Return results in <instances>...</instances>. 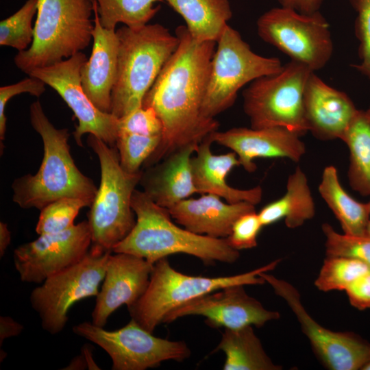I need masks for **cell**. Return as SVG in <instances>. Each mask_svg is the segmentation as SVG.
Listing matches in <instances>:
<instances>
[{
	"instance_id": "6da1fadb",
	"label": "cell",
	"mask_w": 370,
	"mask_h": 370,
	"mask_svg": "<svg viewBox=\"0 0 370 370\" xmlns=\"http://www.w3.org/2000/svg\"><path fill=\"white\" fill-rule=\"evenodd\" d=\"M175 35L176 50L143 99V106L153 108L162 124L161 142L145 166L184 146L199 144L219 126L201 112L217 42L195 40L184 25L177 27Z\"/></svg>"
},
{
	"instance_id": "7a4b0ae2",
	"label": "cell",
	"mask_w": 370,
	"mask_h": 370,
	"mask_svg": "<svg viewBox=\"0 0 370 370\" xmlns=\"http://www.w3.org/2000/svg\"><path fill=\"white\" fill-rule=\"evenodd\" d=\"M131 206L136 217L135 225L112 253L130 254L153 264L175 254L195 256L206 264H232L240 257L226 238L200 235L179 227L169 210L156 204L144 191L135 189Z\"/></svg>"
},
{
	"instance_id": "3957f363",
	"label": "cell",
	"mask_w": 370,
	"mask_h": 370,
	"mask_svg": "<svg viewBox=\"0 0 370 370\" xmlns=\"http://www.w3.org/2000/svg\"><path fill=\"white\" fill-rule=\"evenodd\" d=\"M29 120L42 140L43 158L34 175L25 174L13 181V201L21 208L38 210L63 197L82 198L92 204L98 188L75 164L68 129L56 128L38 100L29 106Z\"/></svg>"
},
{
	"instance_id": "277c9868",
	"label": "cell",
	"mask_w": 370,
	"mask_h": 370,
	"mask_svg": "<svg viewBox=\"0 0 370 370\" xmlns=\"http://www.w3.org/2000/svg\"><path fill=\"white\" fill-rule=\"evenodd\" d=\"M116 32L119 50L111 114L120 119L143 107L146 93L176 50L179 39L159 23L138 29L123 25Z\"/></svg>"
},
{
	"instance_id": "5b68a950",
	"label": "cell",
	"mask_w": 370,
	"mask_h": 370,
	"mask_svg": "<svg viewBox=\"0 0 370 370\" xmlns=\"http://www.w3.org/2000/svg\"><path fill=\"white\" fill-rule=\"evenodd\" d=\"M93 0H38L31 46L14 58L28 74L53 65L88 47L92 40Z\"/></svg>"
},
{
	"instance_id": "8992f818",
	"label": "cell",
	"mask_w": 370,
	"mask_h": 370,
	"mask_svg": "<svg viewBox=\"0 0 370 370\" xmlns=\"http://www.w3.org/2000/svg\"><path fill=\"white\" fill-rule=\"evenodd\" d=\"M280 259L252 271L215 278L194 276L173 269L167 258L153 264L148 286L143 296L127 308L132 319L152 332L173 310L204 295L232 285H261L262 272L273 270Z\"/></svg>"
},
{
	"instance_id": "52a82bcc",
	"label": "cell",
	"mask_w": 370,
	"mask_h": 370,
	"mask_svg": "<svg viewBox=\"0 0 370 370\" xmlns=\"http://www.w3.org/2000/svg\"><path fill=\"white\" fill-rule=\"evenodd\" d=\"M87 143L97 156L101 169L99 186L88 212L91 245L112 251L135 225L131 200L142 171L126 172L121 166L116 146L92 134L88 135Z\"/></svg>"
},
{
	"instance_id": "ba28073f",
	"label": "cell",
	"mask_w": 370,
	"mask_h": 370,
	"mask_svg": "<svg viewBox=\"0 0 370 370\" xmlns=\"http://www.w3.org/2000/svg\"><path fill=\"white\" fill-rule=\"evenodd\" d=\"M307 66L291 60L273 75L259 77L243 92V110L251 127H285L299 136L308 132L304 110Z\"/></svg>"
},
{
	"instance_id": "9c48e42d",
	"label": "cell",
	"mask_w": 370,
	"mask_h": 370,
	"mask_svg": "<svg viewBox=\"0 0 370 370\" xmlns=\"http://www.w3.org/2000/svg\"><path fill=\"white\" fill-rule=\"evenodd\" d=\"M275 57L254 52L241 34L228 24L217 41L204 97L201 112L214 119L235 102L238 92L247 84L282 69Z\"/></svg>"
},
{
	"instance_id": "30bf717a",
	"label": "cell",
	"mask_w": 370,
	"mask_h": 370,
	"mask_svg": "<svg viewBox=\"0 0 370 370\" xmlns=\"http://www.w3.org/2000/svg\"><path fill=\"white\" fill-rule=\"evenodd\" d=\"M112 252L91 245L81 261L47 278L32 290L29 301L44 330L52 335L59 334L68 321L71 307L82 299L97 295Z\"/></svg>"
},
{
	"instance_id": "8fae6325",
	"label": "cell",
	"mask_w": 370,
	"mask_h": 370,
	"mask_svg": "<svg viewBox=\"0 0 370 370\" xmlns=\"http://www.w3.org/2000/svg\"><path fill=\"white\" fill-rule=\"evenodd\" d=\"M256 27L263 41L314 72L322 69L332 56L330 25L320 11L304 14L280 5L263 13Z\"/></svg>"
},
{
	"instance_id": "7c38bea8",
	"label": "cell",
	"mask_w": 370,
	"mask_h": 370,
	"mask_svg": "<svg viewBox=\"0 0 370 370\" xmlns=\"http://www.w3.org/2000/svg\"><path fill=\"white\" fill-rule=\"evenodd\" d=\"M73 332L101 347L112 360V370H145L166 360L181 362L190 356L185 342L156 337L132 319L116 330L85 321L73 326Z\"/></svg>"
},
{
	"instance_id": "4fadbf2b",
	"label": "cell",
	"mask_w": 370,
	"mask_h": 370,
	"mask_svg": "<svg viewBox=\"0 0 370 370\" xmlns=\"http://www.w3.org/2000/svg\"><path fill=\"white\" fill-rule=\"evenodd\" d=\"M260 275L291 309L324 367L331 370H362L370 362L369 341L351 332H334L324 328L307 312L293 285L268 272Z\"/></svg>"
},
{
	"instance_id": "5bb4252c",
	"label": "cell",
	"mask_w": 370,
	"mask_h": 370,
	"mask_svg": "<svg viewBox=\"0 0 370 370\" xmlns=\"http://www.w3.org/2000/svg\"><path fill=\"white\" fill-rule=\"evenodd\" d=\"M87 60L86 56L79 51L53 65L34 69L27 75L41 79L55 90L72 110L78 120L73 137L79 147L83 146L82 137L85 134H92L114 147L119 134V119L97 109L82 86L80 70Z\"/></svg>"
},
{
	"instance_id": "9a60e30c",
	"label": "cell",
	"mask_w": 370,
	"mask_h": 370,
	"mask_svg": "<svg viewBox=\"0 0 370 370\" xmlns=\"http://www.w3.org/2000/svg\"><path fill=\"white\" fill-rule=\"evenodd\" d=\"M91 245L89 223L83 221L66 230L41 234L18 246L13 253V262L22 282L41 284L81 261Z\"/></svg>"
},
{
	"instance_id": "2e32d148",
	"label": "cell",
	"mask_w": 370,
	"mask_h": 370,
	"mask_svg": "<svg viewBox=\"0 0 370 370\" xmlns=\"http://www.w3.org/2000/svg\"><path fill=\"white\" fill-rule=\"evenodd\" d=\"M244 286H227L193 299L169 313L163 323L188 315H200L211 328L238 329L248 325L260 328L280 319L279 312L266 309L246 293Z\"/></svg>"
},
{
	"instance_id": "e0dca14e",
	"label": "cell",
	"mask_w": 370,
	"mask_h": 370,
	"mask_svg": "<svg viewBox=\"0 0 370 370\" xmlns=\"http://www.w3.org/2000/svg\"><path fill=\"white\" fill-rule=\"evenodd\" d=\"M153 264L127 253L109 256L101 290L96 296L92 323L104 327L109 317L122 305L130 307L145 292Z\"/></svg>"
},
{
	"instance_id": "ac0fdd59",
	"label": "cell",
	"mask_w": 370,
	"mask_h": 370,
	"mask_svg": "<svg viewBox=\"0 0 370 370\" xmlns=\"http://www.w3.org/2000/svg\"><path fill=\"white\" fill-rule=\"evenodd\" d=\"M213 143L234 151L240 165L249 172L256 170L254 160L259 158H288L298 162L306 153V145L297 134L282 127L260 129L234 127L210 135Z\"/></svg>"
},
{
	"instance_id": "d6986e66",
	"label": "cell",
	"mask_w": 370,
	"mask_h": 370,
	"mask_svg": "<svg viewBox=\"0 0 370 370\" xmlns=\"http://www.w3.org/2000/svg\"><path fill=\"white\" fill-rule=\"evenodd\" d=\"M304 110L308 132L324 141L341 140L358 110L345 92L329 86L315 72L305 88Z\"/></svg>"
},
{
	"instance_id": "ffe728a7",
	"label": "cell",
	"mask_w": 370,
	"mask_h": 370,
	"mask_svg": "<svg viewBox=\"0 0 370 370\" xmlns=\"http://www.w3.org/2000/svg\"><path fill=\"white\" fill-rule=\"evenodd\" d=\"M93 14L92 53L81 68V84L97 109L111 113V93L116 76L119 40L116 30L101 26L95 0H93Z\"/></svg>"
},
{
	"instance_id": "44dd1931",
	"label": "cell",
	"mask_w": 370,
	"mask_h": 370,
	"mask_svg": "<svg viewBox=\"0 0 370 370\" xmlns=\"http://www.w3.org/2000/svg\"><path fill=\"white\" fill-rule=\"evenodd\" d=\"M253 211L255 205L251 203H225L213 194L185 199L169 209L172 219L185 229L217 238H227L237 219Z\"/></svg>"
},
{
	"instance_id": "7402d4cb",
	"label": "cell",
	"mask_w": 370,
	"mask_h": 370,
	"mask_svg": "<svg viewBox=\"0 0 370 370\" xmlns=\"http://www.w3.org/2000/svg\"><path fill=\"white\" fill-rule=\"evenodd\" d=\"M198 145L192 143L184 146L163 159L160 164L142 172L139 183L156 204L169 210L180 201L198 193L191 169L192 155Z\"/></svg>"
},
{
	"instance_id": "603a6c76",
	"label": "cell",
	"mask_w": 370,
	"mask_h": 370,
	"mask_svg": "<svg viewBox=\"0 0 370 370\" xmlns=\"http://www.w3.org/2000/svg\"><path fill=\"white\" fill-rule=\"evenodd\" d=\"M213 143L208 136L198 145L196 155L191 158L193 182L199 194H213L234 204L247 201L254 205L260 202L262 189L260 186L249 189H238L226 182L231 170L240 165L234 152L214 155L210 149Z\"/></svg>"
},
{
	"instance_id": "cb8c5ba5",
	"label": "cell",
	"mask_w": 370,
	"mask_h": 370,
	"mask_svg": "<svg viewBox=\"0 0 370 370\" xmlns=\"http://www.w3.org/2000/svg\"><path fill=\"white\" fill-rule=\"evenodd\" d=\"M315 214V205L306 173L297 166L287 179L286 190L258 212L263 226L284 219L291 229L301 226Z\"/></svg>"
},
{
	"instance_id": "d4e9b609",
	"label": "cell",
	"mask_w": 370,
	"mask_h": 370,
	"mask_svg": "<svg viewBox=\"0 0 370 370\" xmlns=\"http://www.w3.org/2000/svg\"><path fill=\"white\" fill-rule=\"evenodd\" d=\"M184 20L198 41H217L232 16L228 0H162Z\"/></svg>"
},
{
	"instance_id": "484cf974",
	"label": "cell",
	"mask_w": 370,
	"mask_h": 370,
	"mask_svg": "<svg viewBox=\"0 0 370 370\" xmlns=\"http://www.w3.org/2000/svg\"><path fill=\"white\" fill-rule=\"evenodd\" d=\"M318 190L321 198L339 221L344 234H367L368 203L359 202L347 193L340 182L334 166L329 165L324 168Z\"/></svg>"
},
{
	"instance_id": "4316f807",
	"label": "cell",
	"mask_w": 370,
	"mask_h": 370,
	"mask_svg": "<svg viewBox=\"0 0 370 370\" xmlns=\"http://www.w3.org/2000/svg\"><path fill=\"white\" fill-rule=\"evenodd\" d=\"M214 351L225 354L224 370H280L265 352L252 325L225 329Z\"/></svg>"
},
{
	"instance_id": "83f0119b",
	"label": "cell",
	"mask_w": 370,
	"mask_h": 370,
	"mask_svg": "<svg viewBox=\"0 0 370 370\" xmlns=\"http://www.w3.org/2000/svg\"><path fill=\"white\" fill-rule=\"evenodd\" d=\"M341 140L349 149V186L360 195L370 196V123L365 110H358Z\"/></svg>"
},
{
	"instance_id": "f1b7e54d",
	"label": "cell",
	"mask_w": 370,
	"mask_h": 370,
	"mask_svg": "<svg viewBox=\"0 0 370 370\" xmlns=\"http://www.w3.org/2000/svg\"><path fill=\"white\" fill-rule=\"evenodd\" d=\"M101 26L115 30L119 23L131 29L147 25L158 13L160 6L154 4L162 0H95Z\"/></svg>"
},
{
	"instance_id": "f546056e",
	"label": "cell",
	"mask_w": 370,
	"mask_h": 370,
	"mask_svg": "<svg viewBox=\"0 0 370 370\" xmlns=\"http://www.w3.org/2000/svg\"><path fill=\"white\" fill-rule=\"evenodd\" d=\"M370 271L363 262L341 256H326L315 286L321 291H345L355 280Z\"/></svg>"
},
{
	"instance_id": "4dcf8cb0",
	"label": "cell",
	"mask_w": 370,
	"mask_h": 370,
	"mask_svg": "<svg viewBox=\"0 0 370 370\" xmlns=\"http://www.w3.org/2000/svg\"><path fill=\"white\" fill-rule=\"evenodd\" d=\"M38 0H27L10 16L0 22V45L10 47L19 51L27 49L34 40L32 19L38 10Z\"/></svg>"
},
{
	"instance_id": "1f68e13d",
	"label": "cell",
	"mask_w": 370,
	"mask_h": 370,
	"mask_svg": "<svg viewBox=\"0 0 370 370\" xmlns=\"http://www.w3.org/2000/svg\"><path fill=\"white\" fill-rule=\"evenodd\" d=\"M91 205V201L82 198L58 199L40 210L36 232L41 235L66 230L75 225L80 210Z\"/></svg>"
},
{
	"instance_id": "d6a6232c",
	"label": "cell",
	"mask_w": 370,
	"mask_h": 370,
	"mask_svg": "<svg viewBox=\"0 0 370 370\" xmlns=\"http://www.w3.org/2000/svg\"><path fill=\"white\" fill-rule=\"evenodd\" d=\"M162 136L119 134L116 142L120 164L127 173L140 172V166L159 146Z\"/></svg>"
},
{
	"instance_id": "836d02e7",
	"label": "cell",
	"mask_w": 370,
	"mask_h": 370,
	"mask_svg": "<svg viewBox=\"0 0 370 370\" xmlns=\"http://www.w3.org/2000/svg\"><path fill=\"white\" fill-rule=\"evenodd\" d=\"M321 228L325 237L326 256L355 259L370 269V235L340 234L328 223H323Z\"/></svg>"
},
{
	"instance_id": "e575fe53",
	"label": "cell",
	"mask_w": 370,
	"mask_h": 370,
	"mask_svg": "<svg viewBox=\"0 0 370 370\" xmlns=\"http://www.w3.org/2000/svg\"><path fill=\"white\" fill-rule=\"evenodd\" d=\"M356 12L354 29L358 40L359 62L356 69L370 79V0H350Z\"/></svg>"
},
{
	"instance_id": "d590c367",
	"label": "cell",
	"mask_w": 370,
	"mask_h": 370,
	"mask_svg": "<svg viewBox=\"0 0 370 370\" xmlns=\"http://www.w3.org/2000/svg\"><path fill=\"white\" fill-rule=\"evenodd\" d=\"M123 133L162 136V124L153 108L143 106L119 119V134Z\"/></svg>"
},
{
	"instance_id": "8d00e7d4",
	"label": "cell",
	"mask_w": 370,
	"mask_h": 370,
	"mask_svg": "<svg viewBox=\"0 0 370 370\" xmlns=\"http://www.w3.org/2000/svg\"><path fill=\"white\" fill-rule=\"evenodd\" d=\"M264 227L256 210L241 215L234 222L230 234L226 238L229 245L238 251L257 246V238Z\"/></svg>"
},
{
	"instance_id": "74e56055",
	"label": "cell",
	"mask_w": 370,
	"mask_h": 370,
	"mask_svg": "<svg viewBox=\"0 0 370 370\" xmlns=\"http://www.w3.org/2000/svg\"><path fill=\"white\" fill-rule=\"evenodd\" d=\"M45 83L41 79L29 76L23 80L11 85L3 86L0 88V140L1 146L5 138L6 131L5 107L8 101L13 97L21 93H29L39 97L45 91Z\"/></svg>"
},
{
	"instance_id": "f35d334b",
	"label": "cell",
	"mask_w": 370,
	"mask_h": 370,
	"mask_svg": "<svg viewBox=\"0 0 370 370\" xmlns=\"http://www.w3.org/2000/svg\"><path fill=\"white\" fill-rule=\"evenodd\" d=\"M345 291L353 307L359 310L370 308V271L355 280Z\"/></svg>"
},
{
	"instance_id": "ab89813d",
	"label": "cell",
	"mask_w": 370,
	"mask_h": 370,
	"mask_svg": "<svg viewBox=\"0 0 370 370\" xmlns=\"http://www.w3.org/2000/svg\"><path fill=\"white\" fill-rule=\"evenodd\" d=\"M283 7L292 8L299 12L312 14L319 11L323 0H278Z\"/></svg>"
},
{
	"instance_id": "60d3db41",
	"label": "cell",
	"mask_w": 370,
	"mask_h": 370,
	"mask_svg": "<svg viewBox=\"0 0 370 370\" xmlns=\"http://www.w3.org/2000/svg\"><path fill=\"white\" fill-rule=\"evenodd\" d=\"M23 330V325L10 317H0V345L8 338L19 335Z\"/></svg>"
},
{
	"instance_id": "b9f144b4",
	"label": "cell",
	"mask_w": 370,
	"mask_h": 370,
	"mask_svg": "<svg viewBox=\"0 0 370 370\" xmlns=\"http://www.w3.org/2000/svg\"><path fill=\"white\" fill-rule=\"evenodd\" d=\"M89 348L84 347L82 354L71 361L67 367V369H82L88 367L89 369H99L92 357V353Z\"/></svg>"
},
{
	"instance_id": "7bdbcfd3",
	"label": "cell",
	"mask_w": 370,
	"mask_h": 370,
	"mask_svg": "<svg viewBox=\"0 0 370 370\" xmlns=\"http://www.w3.org/2000/svg\"><path fill=\"white\" fill-rule=\"evenodd\" d=\"M11 241V233L5 223H0V257L2 258Z\"/></svg>"
},
{
	"instance_id": "ee69618b",
	"label": "cell",
	"mask_w": 370,
	"mask_h": 370,
	"mask_svg": "<svg viewBox=\"0 0 370 370\" xmlns=\"http://www.w3.org/2000/svg\"><path fill=\"white\" fill-rule=\"evenodd\" d=\"M368 205H369V222H368V225H367V234L368 235H370V200L368 202Z\"/></svg>"
},
{
	"instance_id": "f6af8a7d",
	"label": "cell",
	"mask_w": 370,
	"mask_h": 370,
	"mask_svg": "<svg viewBox=\"0 0 370 370\" xmlns=\"http://www.w3.org/2000/svg\"><path fill=\"white\" fill-rule=\"evenodd\" d=\"M365 114H366V116H367V119H368V120H369V121L370 123V106L367 108V110H365Z\"/></svg>"
},
{
	"instance_id": "bcb514c9",
	"label": "cell",
	"mask_w": 370,
	"mask_h": 370,
	"mask_svg": "<svg viewBox=\"0 0 370 370\" xmlns=\"http://www.w3.org/2000/svg\"><path fill=\"white\" fill-rule=\"evenodd\" d=\"M362 370H370V362L367 363Z\"/></svg>"
}]
</instances>
